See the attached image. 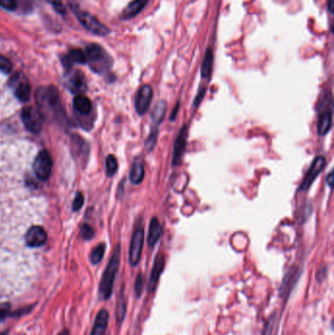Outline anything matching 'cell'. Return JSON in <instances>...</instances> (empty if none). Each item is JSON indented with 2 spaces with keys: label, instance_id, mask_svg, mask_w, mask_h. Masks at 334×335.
<instances>
[{
  "label": "cell",
  "instance_id": "obj_37",
  "mask_svg": "<svg viewBox=\"0 0 334 335\" xmlns=\"http://www.w3.org/2000/svg\"><path fill=\"white\" fill-rule=\"evenodd\" d=\"M334 170H332L330 172V174H328V176H326V184H328V186L332 188V186H334Z\"/></svg>",
  "mask_w": 334,
  "mask_h": 335
},
{
  "label": "cell",
  "instance_id": "obj_40",
  "mask_svg": "<svg viewBox=\"0 0 334 335\" xmlns=\"http://www.w3.org/2000/svg\"><path fill=\"white\" fill-rule=\"evenodd\" d=\"M8 334V330H5V332H3L2 334H0V335H7Z\"/></svg>",
  "mask_w": 334,
  "mask_h": 335
},
{
  "label": "cell",
  "instance_id": "obj_19",
  "mask_svg": "<svg viewBox=\"0 0 334 335\" xmlns=\"http://www.w3.org/2000/svg\"><path fill=\"white\" fill-rule=\"evenodd\" d=\"M147 2H148V0H134L122 11V18L124 20H128V19H132V18L136 17V15H138L144 10Z\"/></svg>",
  "mask_w": 334,
  "mask_h": 335
},
{
  "label": "cell",
  "instance_id": "obj_8",
  "mask_svg": "<svg viewBox=\"0 0 334 335\" xmlns=\"http://www.w3.org/2000/svg\"><path fill=\"white\" fill-rule=\"evenodd\" d=\"M9 86L12 90L14 96H16L20 101L26 102L30 97V84L26 76L22 72L14 74L9 80Z\"/></svg>",
  "mask_w": 334,
  "mask_h": 335
},
{
  "label": "cell",
  "instance_id": "obj_38",
  "mask_svg": "<svg viewBox=\"0 0 334 335\" xmlns=\"http://www.w3.org/2000/svg\"><path fill=\"white\" fill-rule=\"evenodd\" d=\"M328 9L330 12L334 11V0H328Z\"/></svg>",
  "mask_w": 334,
  "mask_h": 335
},
{
  "label": "cell",
  "instance_id": "obj_1",
  "mask_svg": "<svg viewBox=\"0 0 334 335\" xmlns=\"http://www.w3.org/2000/svg\"><path fill=\"white\" fill-rule=\"evenodd\" d=\"M36 101L42 118L53 117L58 119L65 116L60 104L59 92L55 86H42L36 92Z\"/></svg>",
  "mask_w": 334,
  "mask_h": 335
},
{
  "label": "cell",
  "instance_id": "obj_26",
  "mask_svg": "<svg viewBox=\"0 0 334 335\" xmlns=\"http://www.w3.org/2000/svg\"><path fill=\"white\" fill-rule=\"evenodd\" d=\"M106 174L108 176H113L118 170V161L114 155H108L106 158Z\"/></svg>",
  "mask_w": 334,
  "mask_h": 335
},
{
  "label": "cell",
  "instance_id": "obj_22",
  "mask_svg": "<svg viewBox=\"0 0 334 335\" xmlns=\"http://www.w3.org/2000/svg\"><path fill=\"white\" fill-rule=\"evenodd\" d=\"M74 107L78 113L82 115H88L92 110V103L88 97L78 94L74 98Z\"/></svg>",
  "mask_w": 334,
  "mask_h": 335
},
{
  "label": "cell",
  "instance_id": "obj_12",
  "mask_svg": "<svg viewBox=\"0 0 334 335\" xmlns=\"http://www.w3.org/2000/svg\"><path fill=\"white\" fill-rule=\"evenodd\" d=\"M21 118L23 120L26 128L32 132L38 134L42 130V117L38 111H36L32 107H26L22 110Z\"/></svg>",
  "mask_w": 334,
  "mask_h": 335
},
{
  "label": "cell",
  "instance_id": "obj_36",
  "mask_svg": "<svg viewBox=\"0 0 334 335\" xmlns=\"http://www.w3.org/2000/svg\"><path fill=\"white\" fill-rule=\"evenodd\" d=\"M180 101H178L176 104L174 105V107L170 115V122H174L176 120V117H178V111H180Z\"/></svg>",
  "mask_w": 334,
  "mask_h": 335
},
{
  "label": "cell",
  "instance_id": "obj_18",
  "mask_svg": "<svg viewBox=\"0 0 334 335\" xmlns=\"http://www.w3.org/2000/svg\"><path fill=\"white\" fill-rule=\"evenodd\" d=\"M109 322V312L103 309L97 314L94 322V326L90 335H105L106 328Z\"/></svg>",
  "mask_w": 334,
  "mask_h": 335
},
{
  "label": "cell",
  "instance_id": "obj_9",
  "mask_svg": "<svg viewBox=\"0 0 334 335\" xmlns=\"http://www.w3.org/2000/svg\"><path fill=\"white\" fill-rule=\"evenodd\" d=\"M326 165V160L324 155L316 156L314 161L312 162L308 172L305 174V178H303L302 182L300 184V186L298 188L299 192H308L310 190L312 184L316 180V178L322 174V172L324 170Z\"/></svg>",
  "mask_w": 334,
  "mask_h": 335
},
{
  "label": "cell",
  "instance_id": "obj_23",
  "mask_svg": "<svg viewBox=\"0 0 334 335\" xmlns=\"http://www.w3.org/2000/svg\"><path fill=\"white\" fill-rule=\"evenodd\" d=\"M213 65H214L213 50L212 48H208L201 66V76L203 78H208L211 76V74L213 71Z\"/></svg>",
  "mask_w": 334,
  "mask_h": 335
},
{
  "label": "cell",
  "instance_id": "obj_39",
  "mask_svg": "<svg viewBox=\"0 0 334 335\" xmlns=\"http://www.w3.org/2000/svg\"><path fill=\"white\" fill-rule=\"evenodd\" d=\"M58 335H70V332L68 330H63Z\"/></svg>",
  "mask_w": 334,
  "mask_h": 335
},
{
  "label": "cell",
  "instance_id": "obj_6",
  "mask_svg": "<svg viewBox=\"0 0 334 335\" xmlns=\"http://www.w3.org/2000/svg\"><path fill=\"white\" fill-rule=\"evenodd\" d=\"M188 140V124H184L180 132L176 134L172 146V166L176 167L180 166L182 162Z\"/></svg>",
  "mask_w": 334,
  "mask_h": 335
},
{
  "label": "cell",
  "instance_id": "obj_28",
  "mask_svg": "<svg viewBox=\"0 0 334 335\" xmlns=\"http://www.w3.org/2000/svg\"><path fill=\"white\" fill-rule=\"evenodd\" d=\"M126 299L124 295V291L122 290L120 295L119 300H118V306H117V320L118 322H122L124 318L126 316Z\"/></svg>",
  "mask_w": 334,
  "mask_h": 335
},
{
  "label": "cell",
  "instance_id": "obj_35",
  "mask_svg": "<svg viewBox=\"0 0 334 335\" xmlns=\"http://www.w3.org/2000/svg\"><path fill=\"white\" fill-rule=\"evenodd\" d=\"M48 2L53 6V8L60 14L66 13V7L62 0H48Z\"/></svg>",
  "mask_w": 334,
  "mask_h": 335
},
{
  "label": "cell",
  "instance_id": "obj_16",
  "mask_svg": "<svg viewBox=\"0 0 334 335\" xmlns=\"http://www.w3.org/2000/svg\"><path fill=\"white\" fill-rule=\"evenodd\" d=\"M163 234V228L162 224L157 216H153L150 220L149 228H148V236H147V244L150 248H153L157 242L160 240Z\"/></svg>",
  "mask_w": 334,
  "mask_h": 335
},
{
  "label": "cell",
  "instance_id": "obj_21",
  "mask_svg": "<svg viewBox=\"0 0 334 335\" xmlns=\"http://www.w3.org/2000/svg\"><path fill=\"white\" fill-rule=\"evenodd\" d=\"M168 104L166 100H159L152 113H151V120L153 122L154 126H159V124H162V122L165 119L166 117V113H167Z\"/></svg>",
  "mask_w": 334,
  "mask_h": 335
},
{
  "label": "cell",
  "instance_id": "obj_31",
  "mask_svg": "<svg viewBox=\"0 0 334 335\" xmlns=\"http://www.w3.org/2000/svg\"><path fill=\"white\" fill-rule=\"evenodd\" d=\"M80 234L86 240H92L94 236V230L90 224H82L80 228Z\"/></svg>",
  "mask_w": 334,
  "mask_h": 335
},
{
  "label": "cell",
  "instance_id": "obj_7",
  "mask_svg": "<svg viewBox=\"0 0 334 335\" xmlns=\"http://www.w3.org/2000/svg\"><path fill=\"white\" fill-rule=\"evenodd\" d=\"M74 13L76 14V18L78 19L80 23L82 24L88 30L92 32V34L97 36H107L110 30L105 24H101L96 17L90 15L88 12L82 11L80 8L72 7Z\"/></svg>",
  "mask_w": 334,
  "mask_h": 335
},
{
  "label": "cell",
  "instance_id": "obj_25",
  "mask_svg": "<svg viewBox=\"0 0 334 335\" xmlns=\"http://www.w3.org/2000/svg\"><path fill=\"white\" fill-rule=\"evenodd\" d=\"M158 136H159V130L158 126H154L151 128V132L149 134V136H147L146 140H145V149L147 152H151L154 150V148L156 147V144L158 142Z\"/></svg>",
  "mask_w": 334,
  "mask_h": 335
},
{
  "label": "cell",
  "instance_id": "obj_29",
  "mask_svg": "<svg viewBox=\"0 0 334 335\" xmlns=\"http://www.w3.org/2000/svg\"><path fill=\"white\" fill-rule=\"evenodd\" d=\"M13 69V65L11 63V61L6 58L5 56L0 54V72H4V74H9L11 72Z\"/></svg>",
  "mask_w": 334,
  "mask_h": 335
},
{
  "label": "cell",
  "instance_id": "obj_20",
  "mask_svg": "<svg viewBox=\"0 0 334 335\" xmlns=\"http://www.w3.org/2000/svg\"><path fill=\"white\" fill-rule=\"evenodd\" d=\"M86 62V53H84L80 49H72L68 55H66L63 59V65L67 69H71L72 64H84Z\"/></svg>",
  "mask_w": 334,
  "mask_h": 335
},
{
  "label": "cell",
  "instance_id": "obj_10",
  "mask_svg": "<svg viewBox=\"0 0 334 335\" xmlns=\"http://www.w3.org/2000/svg\"><path fill=\"white\" fill-rule=\"evenodd\" d=\"M52 167L53 161L48 150L40 151L32 164L34 174L40 180H46L51 174Z\"/></svg>",
  "mask_w": 334,
  "mask_h": 335
},
{
  "label": "cell",
  "instance_id": "obj_4",
  "mask_svg": "<svg viewBox=\"0 0 334 335\" xmlns=\"http://www.w3.org/2000/svg\"><path fill=\"white\" fill-rule=\"evenodd\" d=\"M86 62L90 64L92 71L97 74H106L113 66L111 56L100 46L92 44L86 49Z\"/></svg>",
  "mask_w": 334,
  "mask_h": 335
},
{
  "label": "cell",
  "instance_id": "obj_15",
  "mask_svg": "<svg viewBox=\"0 0 334 335\" xmlns=\"http://www.w3.org/2000/svg\"><path fill=\"white\" fill-rule=\"evenodd\" d=\"M66 86L74 94L84 92L86 90V82L84 76L80 71H72L67 78Z\"/></svg>",
  "mask_w": 334,
  "mask_h": 335
},
{
  "label": "cell",
  "instance_id": "obj_30",
  "mask_svg": "<svg viewBox=\"0 0 334 335\" xmlns=\"http://www.w3.org/2000/svg\"><path fill=\"white\" fill-rule=\"evenodd\" d=\"M144 288V276L142 272H140L136 278V284H134V291L138 297H140L142 294Z\"/></svg>",
  "mask_w": 334,
  "mask_h": 335
},
{
  "label": "cell",
  "instance_id": "obj_3",
  "mask_svg": "<svg viewBox=\"0 0 334 335\" xmlns=\"http://www.w3.org/2000/svg\"><path fill=\"white\" fill-rule=\"evenodd\" d=\"M332 96L330 92H324L318 101L316 132L320 136H326L332 126Z\"/></svg>",
  "mask_w": 334,
  "mask_h": 335
},
{
  "label": "cell",
  "instance_id": "obj_24",
  "mask_svg": "<svg viewBox=\"0 0 334 335\" xmlns=\"http://www.w3.org/2000/svg\"><path fill=\"white\" fill-rule=\"evenodd\" d=\"M32 306L28 308H23L18 311H11L9 304H4L0 307V320H4L7 318H16L21 316L32 310Z\"/></svg>",
  "mask_w": 334,
  "mask_h": 335
},
{
  "label": "cell",
  "instance_id": "obj_13",
  "mask_svg": "<svg viewBox=\"0 0 334 335\" xmlns=\"http://www.w3.org/2000/svg\"><path fill=\"white\" fill-rule=\"evenodd\" d=\"M165 264H166L165 255L163 253H158L156 255L155 259H154L153 268H152L149 282H148V291H150V292L155 291V288L159 282L160 276H161L162 272H164Z\"/></svg>",
  "mask_w": 334,
  "mask_h": 335
},
{
  "label": "cell",
  "instance_id": "obj_2",
  "mask_svg": "<svg viewBox=\"0 0 334 335\" xmlns=\"http://www.w3.org/2000/svg\"><path fill=\"white\" fill-rule=\"evenodd\" d=\"M120 261V246L118 244L114 249L112 257L103 272L99 284V293L104 300L109 299L110 296L112 295L115 280L119 272Z\"/></svg>",
  "mask_w": 334,
  "mask_h": 335
},
{
  "label": "cell",
  "instance_id": "obj_27",
  "mask_svg": "<svg viewBox=\"0 0 334 335\" xmlns=\"http://www.w3.org/2000/svg\"><path fill=\"white\" fill-rule=\"evenodd\" d=\"M105 250H106L105 244H99L97 247H96L94 249V251L92 252V255H90L92 263L94 264H97L100 263L102 261L103 257H104Z\"/></svg>",
  "mask_w": 334,
  "mask_h": 335
},
{
  "label": "cell",
  "instance_id": "obj_14",
  "mask_svg": "<svg viewBox=\"0 0 334 335\" xmlns=\"http://www.w3.org/2000/svg\"><path fill=\"white\" fill-rule=\"evenodd\" d=\"M48 241V234L46 230L40 226H32L26 234V244L28 247H40Z\"/></svg>",
  "mask_w": 334,
  "mask_h": 335
},
{
  "label": "cell",
  "instance_id": "obj_5",
  "mask_svg": "<svg viewBox=\"0 0 334 335\" xmlns=\"http://www.w3.org/2000/svg\"><path fill=\"white\" fill-rule=\"evenodd\" d=\"M144 228L140 224L136 228L130 244L128 250V262L132 266H136L142 259V254L144 245Z\"/></svg>",
  "mask_w": 334,
  "mask_h": 335
},
{
  "label": "cell",
  "instance_id": "obj_34",
  "mask_svg": "<svg viewBox=\"0 0 334 335\" xmlns=\"http://www.w3.org/2000/svg\"><path fill=\"white\" fill-rule=\"evenodd\" d=\"M0 6L8 11H15L18 4L16 0H0Z\"/></svg>",
  "mask_w": 334,
  "mask_h": 335
},
{
  "label": "cell",
  "instance_id": "obj_17",
  "mask_svg": "<svg viewBox=\"0 0 334 335\" xmlns=\"http://www.w3.org/2000/svg\"><path fill=\"white\" fill-rule=\"evenodd\" d=\"M145 178V167L144 159L142 157H136L130 170V180L132 184H140L144 182Z\"/></svg>",
  "mask_w": 334,
  "mask_h": 335
},
{
  "label": "cell",
  "instance_id": "obj_11",
  "mask_svg": "<svg viewBox=\"0 0 334 335\" xmlns=\"http://www.w3.org/2000/svg\"><path fill=\"white\" fill-rule=\"evenodd\" d=\"M153 99V88L149 84H144L138 90L134 98V108L140 116H144L150 108Z\"/></svg>",
  "mask_w": 334,
  "mask_h": 335
},
{
  "label": "cell",
  "instance_id": "obj_33",
  "mask_svg": "<svg viewBox=\"0 0 334 335\" xmlns=\"http://www.w3.org/2000/svg\"><path fill=\"white\" fill-rule=\"evenodd\" d=\"M84 203V195H82V193H80V192H78V193L76 194V197H74V203H72V210H74V211H78V210H80V209L82 207Z\"/></svg>",
  "mask_w": 334,
  "mask_h": 335
},
{
  "label": "cell",
  "instance_id": "obj_32",
  "mask_svg": "<svg viewBox=\"0 0 334 335\" xmlns=\"http://www.w3.org/2000/svg\"><path fill=\"white\" fill-rule=\"evenodd\" d=\"M206 92H207V90H206L205 86H201L199 88V90H198V92L196 94V97H195V99L193 101V104H192V107L194 109H198V107L200 106V104H201L204 96L206 94Z\"/></svg>",
  "mask_w": 334,
  "mask_h": 335
}]
</instances>
